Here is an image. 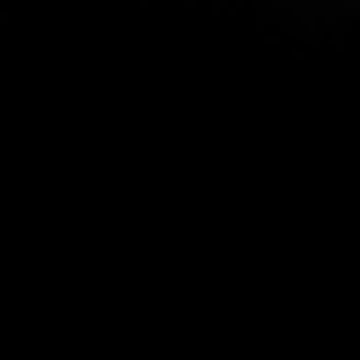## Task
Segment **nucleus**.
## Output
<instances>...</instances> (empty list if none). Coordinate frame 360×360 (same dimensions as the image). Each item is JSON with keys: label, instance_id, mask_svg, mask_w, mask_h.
Segmentation results:
<instances>
[]
</instances>
